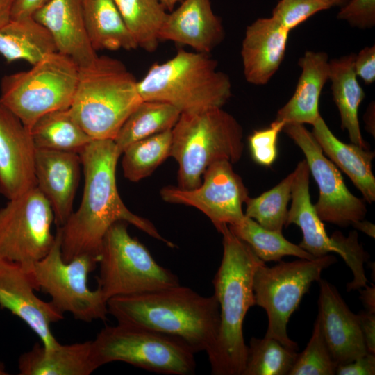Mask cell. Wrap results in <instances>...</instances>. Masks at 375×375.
I'll list each match as a JSON object with an SVG mask.
<instances>
[{
    "instance_id": "43",
    "label": "cell",
    "mask_w": 375,
    "mask_h": 375,
    "mask_svg": "<svg viewBox=\"0 0 375 375\" xmlns=\"http://www.w3.org/2000/svg\"><path fill=\"white\" fill-rule=\"evenodd\" d=\"M47 0H14L11 19L33 17Z\"/></svg>"
},
{
    "instance_id": "35",
    "label": "cell",
    "mask_w": 375,
    "mask_h": 375,
    "mask_svg": "<svg viewBox=\"0 0 375 375\" xmlns=\"http://www.w3.org/2000/svg\"><path fill=\"white\" fill-rule=\"evenodd\" d=\"M297 353L274 338H252L242 375H289Z\"/></svg>"
},
{
    "instance_id": "24",
    "label": "cell",
    "mask_w": 375,
    "mask_h": 375,
    "mask_svg": "<svg viewBox=\"0 0 375 375\" xmlns=\"http://www.w3.org/2000/svg\"><path fill=\"white\" fill-rule=\"evenodd\" d=\"M97 369L92 340L53 348L37 342L18 360L20 375H89Z\"/></svg>"
},
{
    "instance_id": "46",
    "label": "cell",
    "mask_w": 375,
    "mask_h": 375,
    "mask_svg": "<svg viewBox=\"0 0 375 375\" xmlns=\"http://www.w3.org/2000/svg\"><path fill=\"white\" fill-rule=\"evenodd\" d=\"M352 226L357 230H359L371 238H374L375 237V226L372 222L369 221H365L364 219L358 221L353 224Z\"/></svg>"
},
{
    "instance_id": "33",
    "label": "cell",
    "mask_w": 375,
    "mask_h": 375,
    "mask_svg": "<svg viewBox=\"0 0 375 375\" xmlns=\"http://www.w3.org/2000/svg\"><path fill=\"white\" fill-rule=\"evenodd\" d=\"M172 130L136 141L123 151L122 165L124 176L138 182L150 176L170 157Z\"/></svg>"
},
{
    "instance_id": "14",
    "label": "cell",
    "mask_w": 375,
    "mask_h": 375,
    "mask_svg": "<svg viewBox=\"0 0 375 375\" xmlns=\"http://www.w3.org/2000/svg\"><path fill=\"white\" fill-rule=\"evenodd\" d=\"M283 131L303 152L318 185L319 196L314 207L320 219L341 227L364 219L367 212L365 201L348 190L340 172L325 156L312 132L294 123L285 124Z\"/></svg>"
},
{
    "instance_id": "13",
    "label": "cell",
    "mask_w": 375,
    "mask_h": 375,
    "mask_svg": "<svg viewBox=\"0 0 375 375\" xmlns=\"http://www.w3.org/2000/svg\"><path fill=\"white\" fill-rule=\"evenodd\" d=\"M53 222L51 205L36 186L8 200L0 208V258L29 270L52 247Z\"/></svg>"
},
{
    "instance_id": "45",
    "label": "cell",
    "mask_w": 375,
    "mask_h": 375,
    "mask_svg": "<svg viewBox=\"0 0 375 375\" xmlns=\"http://www.w3.org/2000/svg\"><path fill=\"white\" fill-rule=\"evenodd\" d=\"M14 0H0V28L11 19Z\"/></svg>"
},
{
    "instance_id": "26",
    "label": "cell",
    "mask_w": 375,
    "mask_h": 375,
    "mask_svg": "<svg viewBox=\"0 0 375 375\" xmlns=\"http://www.w3.org/2000/svg\"><path fill=\"white\" fill-rule=\"evenodd\" d=\"M356 54L351 53L329 61V81L333 101L341 119V127L348 132L351 142L369 149L363 140L358 120V108L365 98L354 69Z\"/></svg>"
},
{
    "instance_id": "22",
    "label": "cell",
    "mask_w": 375,
    "mask_h": 375,
    "mask_svg": "<svg viewBox=\"0 0 375 375\" xmlns=\"http://www.w3.org/2000/svg\"><path fill=\"white\" fill-rule=\"evenodd\" d=\"M290 31L272 17L259 18L247 27L241 56L246 81L267 83L283 62Z\"/></svg>"
},
{
    "instance_id": "34",
    "label": "cell",
    "mask_w": 375,
    "mask_h": 375,
    "mask_svg": "<svg viewBox=\"0 0 375 375\" xmlns=\"http://www.w3.org/2000/svg\"><path fill=\"white\" fill-rule=\"evenodd\" d=\"M294 172L260 196L249 197L245 201L244 215L267 230L282 233L287 221Z\"/></svg>"
},
{
    "instance_id": "3",
    "label": "cell",
    "mask_w": 375,
    "mask_h": 375,
    "mask_svg": "<svg viewBox=\"0 0 375 375\" xmlns=\"http://www.w3.org/2000/svg\"><path fill=\"white\" fill-rule=\"evenodd\" d=\"M219 233L223 237V256L212 284L220 323L217 340L207 354L212 374L242 375L247 353L243 322L249 309L255 306L253 276L264 262L228 226Z\"/></svg>"
},
{
    "instance_id": "41",
    "label": "cell",
    "mask_w": 375,
    "mask_h": 375,
    "mask_svg": "<svg viewBox=\"0 0 375 375\" xmlns=\"http://www.w3.org/2000/svg\"><path fill=\"white\" fill-rule=\"evenodd\" d=\"M338 375H374L375 354L367 353L347 364L338 365Z\"/></svg>"
},
{
    "instance_id": "6",
    "label": "cell",
    "mask_w": 375,
    "mask_h": 375,
    "mask_svg": "<svg viewBox=\"0 0 375 375\" xmlns=\"http://www.w3.org/2000/svg\"><path fill=\"white\" fill-rule=\"evenodd\" d=\"M242 138V127L222 108L181 113L172 129L170 150L178 165V187H198L206 170L215 162L240 160Z\"/></svg>"
},
{
    "instance_id": "25",
    "label": "cell",
    "mask_w": 375,
    "mask_h": 375,
    "mask_svg": "<svg viewBox=\"0 0 375 375\" xmlns=\"http://www.w3.org/2000/svg\"><path fill=\"white\" fill-rule=\"evenodd\" d=\"M312 133L323 153L351 180L372 203L375 201V177L372 170L374 152L338 140L320 115L312 124Z\"/></svg>"
},
{
    "instance_id": "30",
    "label": "cell",
    "mask_w": 375,
    "mask_h": 375,
    "mask_svg": "<svg viewBox=\"0 0 375 375\" xmlns=\"http://www.w3.org/2000/svg\"><path fill=\"white\" fill-rule=\"evenodd\" d=\"M181 111L165 102L142 100L125 120L114 142L122 153L129 144L140 140L172 130Z\"/></svg>"
},
{
    "instance_id": "40",
    "label": "cell",
    "mask_w": 375,
    "mask_h": 375,
    "mask_svg": "<svg viewBox=\"0 0 375 375\" xmlns=\"http://www.w3.org/2000/svg\"><path fill=\"white\" fill-rule=\"evenodd\" d=\"M354 69L365 84H372L375 81V47H365L354 59Z\"/></svg>"
},
{
    "instance_id": "20",
    "label": "cell",
    "mask_w": 375,
    "mask_h": 375,
    "mask_svg": "<svg viewBox=\"0 0 375 375\" xmlns=\"http://www.w3.org/2000/svg\"><path fill=\"white\" fill-rule=\"evenodd\" d=\"M225 36L221 19L210 0H183L167 14L160 31V41L187 45L196 52L210 54Z\"/></svg>"
},
{
    "instance_id": "48",
    "label": "cell",
    "mask_w": 375,
    "mask_h": 375,
    "mask_svg": "<svg viewBox=\"0 0 375 375\" xmlns=\"http://www.w3.org/2000/svg\"><path fill=\"white\" fill-rule=\"evenodd\" d=\"M159 2L165 7L167 11L171 12L174 9L176 5L181 3L183 0H158Z\"/></svg>"
},
{
    "instance_id": "49",
    "label": "cell",
    "mask_w": 375,
    "mask_h": 375,
    "mask_svg": "<svg viewBox=\"0 0 375 375\" xmlns=\"http://www.w3.org/2000/svg\"><path fill=\"white\" fill-rule=\"evenodd\" d=\"M329 2L332 6L344 4L347 0H326Z\"/></svg>"
},
{
    "instance_id": "44",
    "label": "cell",
    "mask_w": 375,
    "mask_h": 375,
    "mask_svg": "<svg viewBox=\"0 0 375 375\" xmlns=\"http://www.w3.org/2000/svg\"><path fill=\"white\" fill-rule=\"evenodd\" d=\"M360 290V299L367 308V310L375 312V288L374 285L364 287Z\"/></svg>"
},
{
    "instance_id": "27",
    "label": "cell",
    "mask_w": 375,
    "mask_h": 375,
    "mask_svg": "<svg viewBox=\"0 0 375 375\" xmlns=\"http://www.w3.org/2000/svg\"><path fill=\"white\" fill-rule=\"evenodd\" d=\"M55 52L51 33L33 17L10 19L0 28V54L8 63L22 60L33 65Z\"/></svg>"
},
{
    "instance_id": "11",
    "label": "cell",
    "mask_w": 375,
    "mask_h": 375,
    "mask_svg": "<svg viewBox=\"0 0 375 375\" xmlns=\"http://www.w3.org/2000/svg\"><path fill=\"white\" fill-rule=\"evenodd\" d=\"M98 260L81 255L69 262L64 260L61 251V232L57 227L55 240L48 253L29 269L36 290L51 297V302L61 312H69L78 320L91 322L106 320L108 301L97 288L88 286L89 274L97 266Z\"/></svg>"
},
{
    "instance_id": "1",
    "label": "cell",
    "mask_w": 375,
    "mask_h": 375,
    "mask_svg": "<svg viewBox=\"0 0 375 375\" xmlns=\"http://www.w3.org/2000/svg\"><path fill=\"white\" fill-rule=\"evenodd\" d=\"M84 174L81 204L61 232V251L65 261L81 256L99 260L103 237L115 222L131 224L173 248L147 219L133 213L122 201L117 187L116 167L122 155L113 140H92L79 153Z\"/></svg>"
},
{
    "instance_id": "7",
    "label": "cell",
    "mask_w": 375,
    "mask_h": 375,
    "mask_svg": "<svg viewBox=\"0 0 375 375\" xmlns=\"http://www.w3.org/2000/svg\"><path fill=\"white\" fill-rule=\"evenodd\" d=\"M78 73L74 60L52 53L28 70L4 76L0 103L30 129L46 113L70 107Z\"/></svg>"
},
{
    "instance_id": "38",
    "label": "cell",
    "mask_w": 375,
    "mask_h": 375,
    "mask_svg": "<svg viewBox=\"0 0 375 375\" xmlns=\"http://www.w3.org/2000/svg\"><path fill=\"white\" fill-rule=\"evenodd\" d=\"M285 122L274 120L268 128L256 130L249 135L248 140L253 160L262 166H270L277 157L278 134L283 131Z\"/></svg>"
},
{
    "instance_id": "16",
    "label": "cell",
    "mask_w": 375,
    "mask_h": 375,
    "mask_svg": "<svg viewBox=\"0 0 375 375\" xmlns=\"http://www.w3.org/2000/svg\"><path fill=\"white\" fill-rule=\"evenodd\" d=\"M29 270L19 263L0 258V306L21 319L46 348L60 343L51 327L64 318L51 301L40 299Z\"/></svg>"
},
{
    "instance_id": "47",
    "label": "cell",
    "mask_w": 375,
    "mask_h": 375,
    "mask_svg": "<svg viewBox=\"0 0 375 375\" xmlns=\"http://www.w3.org/2000/svg\"><path fill=\"white\" fill-rule=\"evenodd\" d=\"M374 105H373V107H372V104L370 105V107L369 108L368 110L366 112V117L365 119V122L366 123V126H367V129L369 131H370L371 133H372L373 132V134L374 135V129L372 128V116H374Z\"/></svg>"
},
{
    "instance_id": "39",
    "label": "cell",
    "mask_w": 375,
    "mask_h": 375,
    "mask_svg": "<svg viewBox=\"0 0 375 375\" xmlns=\"http://www.w3.org/2000/svg\"><path fill=\"white\" fill-rule=\"evenodd\" d=\"M338 18L359 28L375 24V0H350L338 14Z\"/></svg>"
},
{
    "instance_id": "10",
    "label": "cell",
    "mask_w": 375,
    "mask_h": 375,
    "mask_svg": "<svg viewBox=\"0 0 375 375\" xmlns=\"http://www.w3.org/2000/svg\"><path fill=\"white\" fill-rule=\"evenodd\" d=\"M336 262L334 256L327 254L313 259L281 260L273 267L265 262L258 266L253 290L255 306L262 308L268 317L265 337L274 338L290 349H297V344L287 332L290 316L312 283L321 279L323 270Z\"/></svg>"
},
{
    "instance_id": "36",
    "label": "cell",
    "mask_w": 375,
    "mask_h": 375,
    "mask_svg": "<svg viewBox=\"0 0 375 375\" xmlns=\"http://www.w3.org/2000/svg\"><path fill=\"white\" fill-rule=\"evenodd\" d=\"M337 367L317 317L312 336L306 349L297 354L289 375H333Z\"/></svg>"
},
{
    "instance_id": "29",
    "label": "cell",
    "mask_w": 375,
    "mask_h": 375,
    "mask_svg": "<svg viewBox=\"0 0 375 375\" xmlns=\"http://www.w3.org/2000/svg\"><path fill=\"white\" fill-rule=\"evenodd\" d=\"M29 130L36 149L79 153L92 140L69 108L46 113Z\"/></svg>"
},
{
    "instance_id": "5",
    "label": "cell",
    "mask_w": 375,
    "mask_h": 375,
    "mask_svg": "<svg viewBox=\"0 0 375 375\" xmlns=\"http://www.w3.org/2000/svg\"><path fill=\"white\" fill-rule=\"evenodd\" d=\"M138 90L142 100L167 103L181 113L222 108L232 94L228 76L210 54L183 49L154 63L138 81Z\"/></svg>"
},
{
    "instance_id": "32",
    "label": "cell",
    "mask_w": 375,
    "mask_h": 375,
    "mask_svg": "<svg viewBox=\"0 0 375 375\" xmlns=\"http://www.w3.org/2000/svg\"><path fill=\"white\" fill-rule=\"evenodd\" d=\"M229 229L247 243L264 262L281 261L291 256L303 259H313L308 252L288 241L282 234L267 230L255 220L244 215L238 224L228 226Z\"/></svg>"
},
{
    "instance_id": "9",
    "label": "cell",
    "mask_w": 375,
    "mask_h": 375,
    "mask_svg": "<svg viewBox=\"0 0 375 375\" xmlns=\"http://www.w3.org/2000/svg\"><path fill=\"white\" fill-rule=\"evenodd\" d=\"M128 224L115 222L103 239L97 288L107 301L180 284L176 274L160 265L145 246L131 236Z\"/></svg>"
},
{
    "instance_id": "42",
    "label": "cell",
    "mask_w": 375,
    "mask_h": 375,
    "mask_svg": "<svg viewBox=\"0 0 375 375\" xmlns=\"http://www.w3.org/2000/svg\"><path fill=\"white\" fill-rule=\"evenodd\" d=\"M358 315L366 348L375 354V312L362 310Z\"/></svg>"
},
{
    "instance_id": "19",
    "label": "cell",
    "mask_w": 375,
    "mask_h": 375,
    "mask_svg": "<svg viewBox=\"0 0 375 375\" xmlns=\"http://www.w3.org/2000/svg\"><path fill=\"white\" fill-rule=\"evenodd\" d=\"M81 165L78 153L36 149V187L49 202L57 227L64 226L74 212Z\"/></svg>"
},
{
    "instance_id": "2",
    "label": "cell",
    "mask_w": 375,
    "mask_h": 375,
    "mask_svg": "<svg viewBox=\"0 0 375 375\" xmlns=\"http://www.w3.org/2000/svg\"><path fill=\"white\" fill-rule=\"evenodd\" d=\"M118 323L178 338L196 353L208 352L219 333V307L214 294L204 297L180 284L108 301Z\"/></svg>"
},
{
    "instance_id": "18",
    "label": "cell",
    "mask_w": 375,
    "mask_h": 375,
    "mask_svg": "<svg viewBox=\"0 0 375 375\" xmlns=\"http://www.w3.org/2000/svg\"><path fill=\"white\" fill-rule=\"evenodd\" d=\"M318 318L329 351L338 366L368 352L359 317L347 306L334 285L320 279Z\"/></svg>"
},
{
    "instance_id": "21",
    "label": "cell",
    "mask_w": 375,
    "mask_h": 375,
    "mask_svg": "<svg viewBox=\"0 0 375 375\" xmlns=\"http://www.w3.org/2000/svg\"><path fill=\"white\" fill-rule=\"evenodd\" d=\"M33 17L49 31L58 52L79 67L96 60L98 55L87 33L81 0H47Z\"/></svg>"
},
{
    "instance_id": "31",
    "label": "cell",
    "mask_w": 375,
    "mask_h": 375,
    "mask_svg": "<svg viewBox=\"0 0 375 375\" xmlns=\"http://www.w3.org/2000/svg\"><path fill=\"white\" fill-rule=\"evenodd\" d=\"M112 1L138 47L153 52L168 14L165 7L158 0Z\"/></svg>"
},
{
    "instance_id": "17",
    "label": "cell",
    "mask_w": 375,
    "mask_h": 375,
    "mask_svg": "<svg viewBox=\"0 0 375 375\" xmlns=\"http://www.w3.org/2000/svg\"><path fill=\"white\" fill-rule=\"evenodd\" d=\"M30 130L0 103V194L8 200L36 186Z\"/></svg>"
},
{
    "instance_id": "12",
    "label": "cell",
    "mask_w": 375,
    "mask_h": 375,
    "mask_svg": "<svg viewBox=\"0 0 375 375\" xmlns=\"http://www.w3.org/2000/svg\"><path fill=\"white\" fill-rule=\"evenodd\" d=\"M293 172L292 203L285 226L294 224L301 228L303 239L299 246L313 257H322L331 252L340 254L353 275V280L347 285V291L365 287L367 279L364 264L369 255L358 242L357 232L352 231L346 237L340 231H335L328 237L311 202L309 192L310 172L306 160L300 161Z\"/></svg>"
},
{
    "instance_id": "15",
    "label": "cell",
    "mask_w": 375,
    "mask_h": 375,
    "mask_svg": "<svg viewBox=\"0 0 375 375\" xmlns=\"http://www.w3.org/2000/svg\"><path fill=\"white\" fill-rule=\"evenodd\" d=\"M201 184L192 189L166 186L160 191L166 202L192 206L204 213L220 232L244 217L242 205L249 197L241 177L228 160L214 162L204 172Z\"/></svg>"
},
{
    "instance_id": "37",
    "label": "cell",
    "mask_w": 375,
    "mask_h": 375,
    "mask_svg": "<svg viewBox=\"0 0 375 375\" xmlns=\"http://www.w3.org/2000/svg\"><path fill=\"white\" fill-rule=\"evenodd\" d=\"M331 7L326 0H280L271 17L290 31L310 17Z\"/></svg>"
},
{
    "instance_id": "4",
    "label": "cell",
    "mask_w": 375,
    "mask_h": 375,
    "mask_svg": "<svg viewBox=\"0 0 375 375\" xmlns=\"http://www.w3.org/2000/svg\"><path fill=\"white\" fill-rule=\"evenodd\" d=\"M142 101L138 81L120 60L97 57L79 67L69 110L92 140H113L122 124Z\"/></svg>"
},
{
    "instance_id": "28",
    "label": "cell",
    "mask_w": 375,
    "mask_h": 375,
    "mask_svg": "<svg viewBox=\"0 0 375 375\" xmlns=\"http://www.w3.org/2000/svg\"><path fill=\"white\" fill-rule=\"evenodd\" d=\"M81 3L87 33L96 51L138 48L112 0H81Z\"/></svg>"
},
{
    "instance_id": "8",
    "label": "cell",
    "mask_w": 375,
    "mask_h": 375,
    "mask_svg": "<svg viewBox=\"0 0 375 375\" xmlns=\"http://www.w3.org/2000/svg\"><path fill=\"white\" fill-rule=\"evenodd\" d=\"M97 367L124 362L150 372L174 375L194 374L195 353L182 340L136 326H106L92 340Z\"/></svg>"
},
{
    "instance_id": "23",
    "label": "cell",
    "mask_w": 375,
    "mask_h": 375,
    "mask_svg": "<svg viewBox=\"0 0 375 375\" xmlns=\"http://www.w3.org/2000/svg\"><path fill=\"white\" fill-rule=\"evenodd\" d=\"M299 65L301 73L294 92L278 110L275 119L312 125L320 116L319 97L329 79L328 56L325 52L307 51L299 58Z\"/></svg>"
},
{
    "instance_id": "50",
    "label": "cell",
    "mask_w": 375,
    "mask_h": 375,
    "mask_svg": "<svg viewBox=\"0 0 375 375\" xmlns=\"http://www.w3.org/2000/svg\"><path fill=\"white\" fill-rule=\"evenodd\" d=\"M8 373L6 369V367L3 362L0 360V375H7Z\"/></svg>"
}]
</instances>
